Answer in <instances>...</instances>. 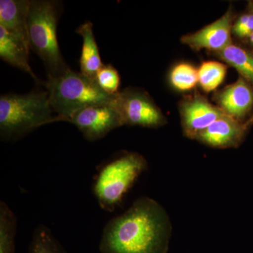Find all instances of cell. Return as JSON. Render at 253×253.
<instances>
[{
    "label": "cell",
    "mask_w": 253,
    "mask_h": 253,
    "mask_svg": "<svg viewBox=\"0 0 253 253\" xmlns=\"http://www.w3.org/2000/svg\"><path fill=\"white\" fill-rule=\"evenodd\" d=\"M31 0H1L0 26L30 48L28 16Z\"/></svg>",
    "instance_id": "7c38bea8"
},
{
    "label": "cell",
    "mask_w": 253,
    "mask_h": 253,
    "mask_svg": "<svg viewBox=\"0 0 253 253\" xmlns=\"http://www.w3.org/2000/svg\"><path fill=\"white\" fill-rule=\"evenodd\" d=\"M250 10H251V12L253 13V1L250 3Z\"/></svg>",
    "instance_id": "603a6c76"
},
{
    "label": "cell",
    "mask_w": 253,
    "mask_h": 253,
    "mask_svg": "<svg viewBox=\"0 0 253 253\" xmlns=\"http://www.w3.org/2000/svg\"><path fill=\"white\" fill-rule=\"evenodd\" d=\"M62 11V3L60 1H30L28 16L30 48L44 63L48 77H57L71 69L61 55L56 33Z\"/></svg>",
    "instance_id": "3957f363"
},
{
    "label": "cell",
    "mask_w": 253,
    "mask_h": 253,
    "mask_svg": "<svg viewBox=\"0 0 253 253\" xmlns=\"http://www.w3.org/2000/svg\"><path fill=\"white\" fill-rule=\"evenodd\" d=\"M148 168L147 161L136 152L118 155L100 168L93 191L100 207L113 212L136 179Z\"/></svg>",
    "instance_id": "5b68a950"
},
{
    "label": "cell",
    "mask_w": 253,
    "mask_h": 253,
    "mask_svg": "<svg viewBox=\"0 0 253 253\" xmlns=\"http://www.w3.org/2000/svg\"><path fill=\"white\" fill-rule=\"evenodd\" d=\"M248 129L245 122L225 114L201 133L196 140L214 149L236 148L244 140Z\"/></svg>",
    "instance_id": "30bf717a"
},
{
    "label": "cell",
    "mask_w": 253,
    "mask_h": 253,
    "mask_svg": "<svg viewBox=\"0 0 253 253\" xmlns=\"http://www.w3.org/2000/svg\"><path fill=\"white\" fill-rule=\"evenodd\" d=\"M76 33L83 38L80 66L81 73L91 79L96 80L98 71L104 66L100 56L99 47L93 31V23L90 21L82 24Z\"/></svg>",
    "instance_id": "5bb4252c"
},
{
    "label": "cell",
    "mask_w": 253,
    "mask_h": 253,
    "mask_svg": "<svg viewBox=\"0 0 253 253\" xmlns=\"http://www.w3.org/2000/svg\"><path fill=\"white\" fill-rule=\"evenodd\" d=\"M96 81L100 87L106 93L115 95L119 92L121 77L117 70L112 65H104L98 71Z\"/></svg>",
    "instance_id": "ffe728a7"
},
{
    "label": "cell",
    "mask_w": 253,
    "mask_h": 253,
    "mask_svg": "<svg viewBox=\"0 0 253 253\" xmlns=\"http://www.w3.org/2000/svg\"><path fill=\"white\" fill-rule=\"evenodd\" d=\"M44 86L51 109L65 122L86 108L111 104L114 96L103 90L96 80L71 69L57 77L47 76Z\"/></svg>",
    "instance_id": "277c9868"
},
{
    "label": "cell",
    "mask_w": 253,
    "mask_h": 253,
    "mask_svg": "<svg viewBox=\"0 0 253 253\" xmlns=\"http://www.w3.org/2000/svg\"><path fill=\"white\" fill-rule=\"evenodd\" d=\"M213 99L225 114L243 122L253 107L252 84L240 76L235 83L216 92Z\"/></svg>",
    "instance_id": "8fae6325"
},
{
    "label": "cell",
    "mask_w": 253,
    "mask_h": 253,
    "mask_svg": "<svg viewBox=\"0 0 253 253\" xmlns=\"http://www.w3.org/2000/svg\"><path fill=\"white\" fill-rule=\"evenodd\" d=\"M29 253H67L49 228L40 225L36 228L29 247Z\"/></svg>",
    "instance_id": "d6986e66"
},
{
    "label": "cell",
    "mask_w": 253,
    "mask_h": 253,
    "mask_svg": "<svg viewBox=\"0 0 253 253\" xmlns=\"http://www.w3.org/2000/svg\"><path fill=\"white\" fill-rule=\"evenodd\" d=\"M250 41H251V43L253 44V33L252 35H251V36L249 37Z\"/></svg>",
    "instance_id": "cb8c5ba5"
},
{
    "label": "cell",
    "mask_w": 253,
    "mask_h": 253,
    "mask_svg": "<svg viewBox=\"0 0 253 253\" xmlns=\"http://www.w3.org/2000/svg\"><path fill=\"white\" fill-rule=\"evenodd\" d=\"M46 91L28 94H1L0 96V137L12 141L49 123L61 121L53 116Z\"/></svg>",
    "instance_id": "7a4b0ae2"
},
{
    "label": "cell",
    "mask_w": 253,
    "mask_h": 253,
    "mask_svg": "<svg viewBox=\"0 0 253 253\" xmlns=\"http://www.w3.org/2000/svg\"><path fill=\"white\" fill-rule=\"evenodd\" d=\"M111 105L125 126L158 128L167 123L162 111L146 91L126 88L114 95Z\"/></svg>",
    "instance_id": "8992f818"
},
{
    "label": "cell",
    "mask_w": 253,
    "mask_h": 253,
    "mask_svg": "<svg viewBox=\"0 0 253 253\" xmlns=\"http://www.w3.org/2000/svg\"><path fill=\"white\" fill-rule=\"evenodd\" d=\"M68 122L77 126L86 140L95 141L124 126L122 118L111 104L90 106L78 111Z\"/></svg>",
    "instance_id": "ba28073f"
},
{
    "label": "cell",
    "mask_w": 253,
    "mask_h": 253,
    "mask_svg": "<svg viewBox=\"0 0 253 253\" xmlns=\"http://www.w3.org/2000/svg\"><path fill=\"white\" fill-rule=\"evenodd\" d=\"M183 132L186 137L196 139L208 126L225 115L199 92L183 98L179 105Z\"/></svg>",
    "instance_id": "52a82bcc"
},
{
    "label": "cell",
    "mask_w": 253,
    "mask_h": 253,
    "mask_svg": "<svg viewBox=\"0 0 253 253\" xmlns=\"http://www.w3.org/2000/svg\"><path fill=\"white\" fill-rule=\"evenodd\" d=\"M253 33V13L250 12L249 19L244 31L241 32L239 38H249Z\"/></svg>",
    "instance_id": "44dd1931"
},
{
    "label": "cell",
    "mask_w": 253,
    "mask_h": 253,
    "mask_svg": "<svg viewBox=\"0 0 253 253\" xmlns=\"http://www.w3.org/2000/svg\"><path fill=\"white\" fill-rule=\"evenodd\" d=\"M234 18V11L229 8L219 19L197 32L183 36L181 42L195 51L208 49L215 52L224 49L232 44L231 33Z\"/></svg>",
    "instance_id": "9c48e42d"
},
{
    "label": "cell",
    "mask_w": 253,
    "mask_h": 253,
    "mask_svg": "<svg viewBox=\"0 0 253 253\" xmlns=\"http://www.w3.org/2000/svg\"><path fill=\"white\" fill-rule=\"evenodd\" d=\"M246 123V126H247L248 127H250L253 124V113L252 116L250 117L249 119L246 122H245Z\"/></svg>",
    "instance_id": "7402d4cb"
},
{
    "label": "cell",
    "mask_w": 253,
    "mask_h": 253,
    "mask_svg": "<svg viewBox=\"0 0 253 253\" xmlns=\"http://www.w3.org/2000/svg\"><path fill=\"white\" fill-rule=\"evenodd\" d=\"M17 218L4 201L0 202V253H14Z\"/></svg>",
    "instance_id": "2e32d148"
},
{
    "label": "cell",
    "mask_w": 253,
    "mask_h": 253,
    "mask_svg": "<svg viewBox=\"0 0 253 253\" xmlns=\"http://www.w3.org/2000/svg\"><path fill=\"white\" fill-rule=\"evenodd\" d=\"M229 66L237 70L241 77L253 85V52L231 44L220 51L212 52Z\"/></svg>",
    "instance_id": "9a60e30c"
},
{
    "label": "cell",
    "mask_w": 253,
    "mask_h": 253,
    "mask_svg": "<svg viewBox=\"0 0 253 253\" xmlns=\"http://www.w3.org/2000/svg\"><path fill=\"white\" fill-rule=\"evenodd\" d=\"M30 49L23 42L0 26V58L11 66L27 73L38 84L44 86L43 83L33 72L29 63L28 54Z\"/></svg>",
    "instance_id": "4fadbf2b"
},
{
    "label": "cell",
    "mask_w": 253,
    "mask_h": 253,
    "mask_svg": "<svg viewBox=\"0 0 253 253\" xmlns=\"http://www.w3.org/2000/svg\"><path fill=\"white\" fill-rule=\"evenodd\" d=\"M169 79L173 87L177 90H191L199 83L198 69L191 63H178L171 70Z\"/></svg>",
    "instance_id": "ac0fdd59"
},
{
    "label": "cell",
    "mask_w": 253,
    "mask_h": 253,
    "mask_svg": "<svg viewBox=\"0 0 253 253\" xmlns=\"http://www.w3.org/2000/svg\"><path fill=\"white\" fill-rule=\"evenodd\" d=\"M227 66L216 61H206L201 63L199 73V84L206 92L215 90L226 77Z\"/></svg>",
    "instance_id": "e0dca14e"
},
{
    "label": "cell",
    "mask_w": 253,
    "mask_h": 253,
    "mask_svg": "<svg viewBox=\"0 0 253 253\" xmlns=\"http://www.w3.org/2000/svg\"><path fill=\"white\" fill-rule=\"evenodd\" d=\"M172 230L165 208L156 200L141 197L106 224L99 251L101 253H166Z\"/></svg>",
    "instance_id": "6da1fadb"
}]
</instances>
